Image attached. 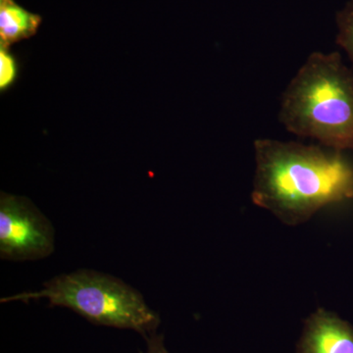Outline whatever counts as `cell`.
<instances>
[{
	"label": "cell",
	"instance_id": "cell-1",
	"mask_svg": "<svg viewBox=\"0 0 353 353\" xmlns=\"http://www.w3.org/2000/svg\"><path fill=\"white\" fill-rule=\"evenodd\" d=\"M252 199L289 226L353 197V167L341 152L296 141L257 139Z\"/></svg>",
	"mask_w": 353,
	"mask_h": 353
},
{
	"label": "cell",
	"instance_id": "cell-2",
	"mask_svg": "<svg viewBox=\"0 0 353 353\" xmlns=\"http://www.w3.org/2000/svg\"><path fill=\"white\" fill-rule=\"evenodd\" d=\"M279 121L299 138L336 152L353 150V70L340 53L308 55L283 92Z\"/></svg>",
	"mask_w": 353,
	"mask_h": 353
},
{
	"label": "cell",
	"instance_id": "cell-3",
	"mask_svg": "<svg viewBox=\"0 0 353 353\" xmlns=\"http://www.w3.org/2000/svg\"><path fill=\"white\" fill-rule=\"evenodd\" d=\"M46 299L50 306L75 311L88 321L101 326L130 329L143 336L157 333L160 318L131 285L106 274L79 270L51 279L39 292H22L3 297L8 301Z\"/></svg>",
	"mask_w": 353,
	"mask_h": 353
},
{
	"label": "cell",
	"instance_id": "cell-4",
	"mask_svg": "<svg viewBox=\"0 0 353 353\" xmlns=\"http://www.w3.org/2000/svg\"><path fill=\"white\" fill-rule=\"evenodd\" d=\"M54 252V229L29 199L1 192L0 257L11 261L38 260Z\"/></svg>",
	"mask_w": 353,
	"mask_h": 353
},
{
	"label": "cell",
	"instance_id": "cell-5",
	"mask_svg": "<svg viewBox=\"0 0 353 353\" xmlns=\"http://www.w3.org/2000/svg\"><path fill=\"white\" fill-rule=\"evenodd\" d=\"M296 353H353V327L334 313L318 309L304 323Z\"/></svg>",
	"mask_w": 353,
	"mask_h": 353
},
{
	"label": "cell",
	"instance_id": "cell-6",
	"mask_svg": "<svg viewBox=\"0 0 353 353\" xmlns=\"http://www.w3.org/2000/svg\"><path fill=\"white\" fill-rule=\"evenodd\" d=\"M41 16L26 10L14 0H0V48L32 38L41 24Z\"/></svg>",
	"mask_w": 353,
	"mask_h": 353
},
{
	"label": "cell",
	"instance_id": "cell-7",
	"mask_svg": "<svg viewBox=\"0 0 353 353\" xmlns=\"http://www.w3.org/2000/svg\"><path fill=\"white\" fill-rule=\"evenodd\" d=\"M338 34L336 43L347 53L353 69V0L339 11L336 17Z\"/></svg>",
	"mask_w": 353,
	"mask_h": 353
},
{
	"label": "cell",
	"instance_id": "cell-8",
	"mask_svg": "<svg viewBox=\"0 0 353 353\" xmlns=\"http://www.w3.org/2000/svg\"><path fill=\"white\" fill-rule=\"evenodd\" d=\"M18 65L8 48H0V90L4 92L17 79Z\"/></svg>",
	"mask_w": 353,
	"mask_h": 353
},
{
	"label": "cell",
	"instance_id": "cell-9",
	"mask_svg": "<svg viewBox=\"0 0 353 353\" xmlns=\"http://www.w3.org/2000/svg\"><path fill=\"white\" fill-rule=\"evenodd\" d=\"M146 347L145 352L143 353H169L164 345V339L162 334L153 333L145 336Z\"/></svg>",
	"mask_w": 353,
	"mask_h": 353
}]
</instances>
